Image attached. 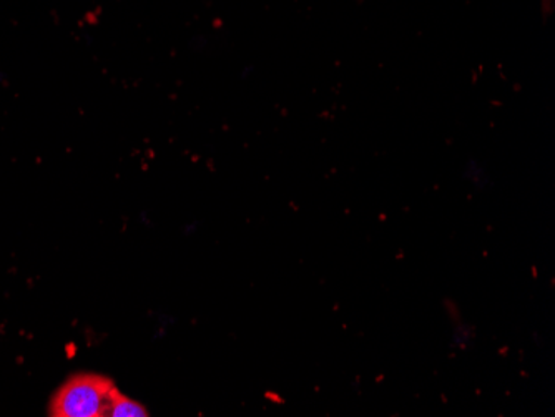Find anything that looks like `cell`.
<instances>
[{
	"mask_svg": "<svg viewBox=\"0 0 555 417\" xmlns=\"http://www.w3.org/2000/svg\"><path fill=\"white\" fill-rule=\"evenodd\" d=\"M107 416L111 417H145V407L137 401L130 400V398L124 396L121 392H114V398L111 401V407H108Z\"/></svg>",
	"mask_w": 555,
	"mask_h": 417,
	"instance_id": "2",
	"label": "cell"
},
{
	"mask_svg": "<svg viewBox=\"0 0 555 417\" xmlns=\"http://www.w3.org/2000/svg\"><path fill=\"white\" fill-rule=\"evenodd\" d=\"M115 391H117V388H115L114 382L111 379L104 378V376H74L52 398L50 416H107Z\"/></svg>",
	"mask_w": 555,
	"mask_h": 417,
	"instance_id": "1",
	"label": "cell"
}]
</instances>
